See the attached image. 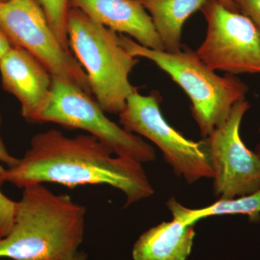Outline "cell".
Returning <instances> with one entry per match:
<instances>
[{
	"instance_id": "obj_1",
	"label": "cell",
	"mask_w": 260,
	"mask_h": 260,
	"mask_svg": "<svg viewBox=\"0 0 260 260\" xmlns=\"http://www.w3.org/2000/svg\"><path fill=\"white\" fill-rule=\"evenodd\" d=\"M6 181L22 189L44 183L111 186L124 194L125 208L154 194L143 164L115 155L92 135L70 138L54 129L32 137L23 158L7 169Z\"/></svg>"
},
{
	"instance_id": "obj_2",
	"label": "cell",
	"mask_w": 260,
	"mask_h": 260,
	"mask_svg": "<svg viewBox=\"0 0 260 260\" xmlns=\"http://www.w3.org/2000/svg\"><path fill=\"white\" fill-rule=\"evenodd\" d=\"M14 224L0 239V258L70 260L83 240L86 208L43 184L23 188Z\"/></svg>"
},
{
	"instance_id": "obj_3",
	"label": "cell",
	"mask_w": 260,
	"mask_h": 260,
	"mask_svg": "<svg viewBox=\"0 0 260 260\" xmlns=\"http://www.w3.org/2000/svg\"><path fill=\"white\" fill-rule=\"evenodd\" d=\"M119 36L121 45L132 56L153 61L187 94L191 103V114L203 138L226 120L237 102L245 99L249 88L244 82L234 75H217L195 51L154 50L124 34Z\"/></svg>"
},
{
	"instance_id": "obj_4",
	"label": "cell",
	"mask_w": 260,
	"mask_h": 260,
	"mask_svg": "<svg viewBox=\"0 0 260 260\" xmlns=\"http://www.w3.org/2000/svg\"><path fill=\"white\" fill-rule=\"evenodd\" d=\"M68 34L70 47L85 68L96 102L104 112L119 114L128 97L138 89L129 79L138 58L121 45L117 32L77 8L70 9Z\"/></svg>"
},
{
	"instance_id": "obj_5",
	"label": "cell",
	"mask_w": 260,
	"mask_h": 260,
	"mask_svg": "<svg viewBox=\"0 0 260 260\" xmlns=\"http://www.w3.org/2000/svg\"><path fill=\"white\" fill-rule=\"evenodd\" d=\"M44 122L86 131L115 155L142 164L156 158L151 145L110 120L91 95L56 77L52 76L49 98L36 120V123Z\"/></svg>"
},
{
	"instance_id": "obj_6",
	"label": "cell",
	"mask_w": 260,
	"mask_h": 260,
	"mask_svg": "<svg viewBox=\"0 0 260 260\" xmlns=\"http://www.w3.org/2000/svg\"><path fill=\"white\" fill-rule=\"evenodd\" d=\"M0 28L12 45L31 53L51 76L74 84L92 95L83 66L61 45L37 0L0 1Z\"/></svg>"
},
{
	"instance_id": "obj_7",
	"label": "cell",
	"mask_w": 260,
	"mask_h": 260,
	"mask_svg": "<svg viewBox=\"0 0 260 260\" xmlns=\"http://www.w3.org/2000/svg\"><path fill=\"white\" fill-rule=\"evenodd\" d=\"M158 93L143 95L135 90L119 113V123L126 131L145 137L156 145L174 173L192 184L212 179L213 171L202 141L187 139L164 119Z\"/></svg>"
},
{
	"instance_id": "obj_8",
	"label": "cell",
	"mask_w": 260,
	"mask_h": 260,
	"mask_svg": "<svg viewBox=\"0 0 260 260\" xmlns=\"http://www.w3.org/2000/svg\"><path fill=\"white\" fill-rule=\"evenodd\" d=\"M250 105L245 99L233 107L223 124L201 140L213 171V191L229 200L260 190V158L243 143L240 126Z\"/></svg>"
},
{
	"instance_id": "obj_9",
	"label": "cell",
	"mask_w": 260,
	"mask_h": 260,
	"mask_svg": "<svg viewBox=\"0 0 260 260\" xmlns=\"http://www.w3.org/2000/svg\"><path fill=\"white\" fill-rule=\"evenodd\" d=\"M208 23L204 42L195 51L214 71L260 74V34L250 19L228 9L218 0L203 8Z\"/></svg>"
},
{
	"instance_id": "obj_10",
	"label": "cell",
	"mask_w": 260,
	"mask_h": 260,
	"mask_svg": "<svg viewBox=\"0 0 260 260\" xmlns=\"http://www.w3.org/2000/svg\"><path fill=\"white\" fill-rule=\"evenodd\" d=\"M0 75L3 89L20 102L22 116L36 123L50 93L49 70L31 53L12 46L0 58Z\"/></svg>"
},
{
	"instance_id": "obj_11",
	"label": "cell",
	"mask_w": 260,
	"mask_h": 260,
	"mask_svg": "<svg viewBox=\"0 0 260 260\" xmlns=\"http://www.w3.org/2000/svg\"><path fill=\"white\" fill-rule=\"evenodd\" d=\"M93 21L121 34H127L140 45L165 51L153 20L138 0H70Z\"/></svg>"
},
{
	"instance_id": "obj_12",
	"label": "cell",
	"mask_w": 260,
	"mask_h": 260,
	"mask_svg": "<svg viewBox=\"0 0 260 260\" xmlns=\"http://www.w3.org/2000/svg\"><path fill=\"white\" fill-rule=\"evenodd\" d=\"M194 225L177 216L143 233L133 246L134 260H186L195 236Z\"/></svg>"
},
{
	"instance_id": "obj_13",
	"label": "cell",
	"mask_w": 260,
	"mask_h": 260,
	"mask_svg": "<svg viewBox=\"0 0 260 260\" xmlns=\"http://www.w3.org/2000/svg\"><path fill=\"white\" fill-rule=\"evenodd\" d=\"M150 13L165 51H181L184 24L195 12L203 9L210 0H138Z\"/></svg>"
},
{
	"instance_id": "obj_14",
	"label": "cell",
	"mask_w": 260,
	"mask_h": 260,
	"mask_svg": "<svg viewBox=\"0 0 260 260\" xmlns=\"http://www.w3.org/2000/svg\"><path fill=\"white\" fill-rule=\"evenodd\" d=\"M167 206L173 216L179 217L189 225H195L201 219L225 215H246L253 221L260 218V190L253 194L229 200H218L200 209H189L171 198Z\"/></svg>"
},
{
	"instance_id": "obj_15",
	"label": "cell",
	"mask_w": 260,
	"mask_h": 260,
	"mask_svg": "<svg viewBox=\"0 0 260 260\" xmlns=\"http://www.w3.org/2000/svg\"><path fill=\"white\" fill-rule=\"evenodd\" d=\"M47 17L51 30L61 45L70 50L68 34V18L70 0H37Z\"/></svg>"
},
{
	"instance_id": "obj_16",
	"label": "cell",
	"mask_w": 260,
	"mask_h": 260,
	"mask_svg": "<svg viewBox=\"0 0 260 260\" xmlns=\"http://www.w3.org/2000/svg\"><path fill=\"white\" fill-rule=\"evenodd\" d=\"M6 170L0 166V239L11 232L18 205V202L9 199L2 192L1 186L6 181Z\"/></svg>"
},
{
	"instance_id": "obj_17",
	"label": "cell",
	"mask_w": 260,
	"mask_h": 260,
	"mask_svg": "<svg viewBox=\"0 0 260 260\" xmlns=\"http://www.w3.org/2000/svg\"><path fill=\"white\" fill-rule=\"evenodd\" d=\"M236 7L242 10L243 15L250 19L260 28V0H233Z\"/></svg>"
},
{
	"instance_id": "obj_18",
	"label": "cell",
	"mask_w": 260,
	"mask_h": 260,
	"mask_svg": "<svg viewBox=\"0 0 260 260\" xmlns=\"http://www.w3.org/2000/svg\"><path fill=\"white\" fill-rule=\"evenodd\" d=\"M2 124V116L0 114V126ZM20 159L15 158L13 155H10L8 152V149L6 148L1 136H0V162H4L8 166V168L15 167L18 164Z\"/></svg>"
},
{
	"instance_id": "obj_19",
	"label": "cell",
	"mask_w": 260,
	"mask_h": 260,
	"mask_svg": "<svg viewBox=\"0 0 260 260\" xmlns=\"http://www.w3.org/2000/svg\"><path fill=\"white\" fill-rule=\"evenodd\" d=\"M11 43L5 35V32L0 28V58L12 47Z\"/></svg>"
},
{
	"instance_id": "obj_20",
	"label": "cell",
	"mask_w": 260,
	"mask_h": 260,
	"mask_svg": "<svg viewBox=\"0 0 260 260\" xmlns=\"http://www.w3.org/2000/svg\"><path fill=\"white\" fill-rule=\"evenodd\" d=\"M221 4H223L225 8H227L228 9L233 10V11H236V7L235 4H234V1L233 0H218Z\"/></svg>"
},
{
	"instance_id": "obj_21",
	"label": "cell",
	"mask_w": 260,
	"mask_h": 260,
	"mask_svg": "<svg viewBox=\"0 0 260 260\" xmlns=\"http://www.w3.org/2000/svg\"><path fill=\"white\" fill-rule=\"evenodd\" d=\"M86 259V256L85 254H83V253H77L76 255L74 256V257L72 258L70 260H85Z\"/></svg>"
},
{
	"instance_id": "obj_22",
	"label": "cell",
	"mask_w": 260,
	"mask_h": 260,
	"mask_svg": "<svg viewBox=\"0 0 260 260\" xmlns=\"http://www.w3.org/2000/svg\"><path fill=\"white\" fill-rule=\"evenodd\" d=\"M259 132H260V129H259ZM255 153L256 154H257L258 155H259V158H260V143H259V145H258L257 146H256Z\"/></svg>"
},
{
	"instance_id": "obj_23",
	"label": "cell",
	"mask_w": 260,
	"mask_h": 260,
	"mask_svg": "<svg viewBox=\"0 0 260 260\" xmlns=\"http://www.w3.org/2000/svg\"><path fill=\"white\" fill-rule=\"evenodd\" d=\"M0 1H5V0H0Z\"/></svg>"
},
{
	"instance_id": "obj_24",
	"label": "cell",
	"mask_w": 260,
	"mask_h": 260,
	"mask_svg": "<svg viewBox=\"0 0 260 260\" xmlns=\"http://www.w3.org/2000/svg\"><path fill=\"white\" fill-rule=\"evenodd\" d=\"M259 34H260V28L259 29Z\"/></svg>"
}]
</instances>
